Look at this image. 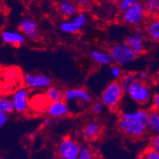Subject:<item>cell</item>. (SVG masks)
<instances>
[{
	"label": "cell",
	"instance_id": "6da1fadb",
	"mask_svg": "<svg viewBox=\"0 0 159 159\" xmlns=\"http://www.w3.org/2000/svg\"><path fill=\"white\" fill-rule=\"evenodd\" d=\"M149 110L137 109L123 111L119 115L117 121L119 131L126 137L139 139L148 133Z\"/></svg>",
	"mask_w": 159,
	"mask_h": 159
},
{
	"label": "cell",
	"instance_id": "7a4b0ae2",
	"mask_svg": "<svg viewBox=\"0 0 159 159\" xmlns=\"http://www.w3.org/2000/svg\"><path fill=\"white\" fill-rule=\"evenodd\" d=\"M23 77L22 72L18 67H6L0 71V92H14L13 89L22 88L23 84Z\"/></svg>",
	"mask_w": 159,
	"mask_h": 159
},
{
	"label": "cell",
	"instance_id": "3957f363",
	"mask_svg": "<svg viewBox=\"0 0 159 159\" xmlns=\"http://www.w3.org/2000/svg\"><path fill=\"white\" fill-rule=\"evenodd\" d=\"M125 92L119 80H113L105 87L100 96V101L105 107L111 111L118 109L121 103Z\"/></svg>",
	"mask_w": 159,
	"mask_h": 159
},
{
	"label": "cell",
	"instance_id": "277c9868",
	"mask_svg": "<svg viewBox=\"0 0 159 159\" xmlns=\"http://www.w3.org/2000/svg\"><path fill=\"white\" fill-rule=\"evenodd\" d=\"M120 14V19L123 23L135 29L144 26L148 19L143 3L135 4Z\"/></svg>",
	"mask_w": 159,
	"mask_h": 159
},
{
	"label": "cell",
	"instance_id": "5b68a950",
	"mask_svg": "<svg viewBox=\"0 0 159 159\" xmlns=\"http://www.w3.org/2000/svg\"><path fill=\"white\" fill-rule=\"evenodd\" d=\"M132 101L139 105L148 103L152 98V91L147 81L136 79L126 91V93Z\"/></svg>",
	"mask_w": 159,
	"mask_h": 159
},
{
	"label": "cell",
	"instance_id": "8992f818",
	"mask_svg": "<svg viewBox=\"0 0 159 159\" xmlns=\"http://www.w3.org/2000/svg\"><path fill=\"white\" fill-rule=\"evenodd\" d=\"M109 52L112 58V62L119 66H124L134 62L137 55L124 42L115 43L111 45Z\"/></svg>",
	"mask_w": 159,
	"mask_h": 159
},
{
	"label": "cell",
	"instance_id": "52a82bcc",
	"mask_svg": "<svg viewBox=\"0 0 159 159\" xmlns=\"http://www.w3.org/2000/svg\"><path fill=\"white\" fill-rule=\"evenodd\" d=\"M81 145L70 136L64 137L57 145V154L61 157L70 159H77Z\"/></svg>",
	"mask_w": 159,
	"mask_h": 159
},
{
	"label": "cell",
	"instance_id": "ba28073f",
	"mask_svg": "<svg viewBox=\"0 0 159 159\" xmlns=\"http://www.w3.org/2000/svg\"><path fill=\"white\" fill-rule=\"evenodd\" d=\"M64 100L69 104L89 105L92 98L90 92L84 88H70L64 90Z\"/></svg>",
	"mask_w": 159,
	"mask_h": 159
},
{
	"label": "cell",
	"instance_id": "9c48e42d",
	"mask_svg": "<svg viewBox=\"0 0 159 159\" xmlns=\"http://www.w3.org/2000/svg\"><path fill=\"white\" fill-rule=\"evenodd\" d=\"M50 76L39 72H29L24 75L23 84L29 90L46 89L52 85Z\"/></svg>",
	"mask_w": 159,
	"mask_h": 159
},
{
	"label": "cell",
	"instance_id": "30bf717a",
	"mask_svg": "<svg viewBox=\"0 0 159 159\" xmlns=\"http://www.w3.org/2000/svg\"><path fill=\"white\" fill-rule=\"evenodd\" d=\"M88 22V16L84 11H79L76 15L70 19H65L60 23V30L65 34H74L80 32Z\"/></svg>",
	"mask_w": 159,
	"mask_h": 159
},
{
	"label": "cell",
	"instance_id": "8fae6325",
	"mask_svg": "<svg viewBox=\"0 0 159 159\" xmlns=\"http://www.w3.org/2000/svg\"><path fill=\"white\" fill-rule=\"evenodd\" d=\"M11 101L14 107V111L19 114H24L29 111L30 106V91L25 87L17 89L12 93Z\"/></svg>",
	"mask_w": 159,
	"mask_h": 159
},
{
	"label": "cell",
	"instance_id": "7c38bea8",
	"mask_svg": "<svg viewBox=\"0 0 159 159\" xmlns=\"http://www.w3.org/2000/svg\"><path fill=\"white\" fill-rule=\"evenodd\" d=\"M103 133V125L96 119H90L84 124L81 129V137L86 142H94Z\"/></svg>",
	"mask_w": 159,
	"mask_h": 159
},
{
	"label": "cell",
	"instance_id": "4fadbf2b",
	"mask_svg": "<svg viewBox=\"0 0 159 159\" xmlns=\"http://www.w3.org/2000/svg\"><path fill=\"white\" fill-rule=\"evenodd\" d=\"M147 37L143 34L139 30H136L126 37L124 43L127 44L129 47L134 51L138 57L144 53L147 49Z\"/></svg>",
	"mask_w": 159,
	"mask_h": 159
},
{
	"label": "cell",
	"instance_id": "5bb4252c",
	"mask_svg": "<svg viewBox=\"0 0 159 159\" xmlns=\"http://www.w3.org/2000/svg\"><path fill=\"white\" fill-rule=\"evenodd\" d=\"M45 112L49 117L55 119H60L68 117L70 115V107L65 100L49 103L45 108Z\"/></svg>",
	"mask_w": 159,
	"mask_h": 159
},
{
	"label": "cell",
	"instance_id": "9a60e30c",
	"mask_svg": "<svg viewBox=\"0 0 159 159\" xmlns=\"http://www.w3.org/2000/svg\"><path fill=\"white\" fill-rule=\"evenodd\" d=\"M19 31L25 35L26 39L30 41H37L38 35V25L36 20L30 17L24 18L18 24Z\"/></svg>",
	"mask_w": 159,
	"mask_h": 159
},
{
	"label": "cell",
	"instance_id": "2e32d148",
	"mask_svg": "<svg viewBox=\"0 0 159 159\" xmlns=\"http://www.w3.org/2000/svg\"><path fill=\"white\" fill-rule=\"evenodd\" d=\"M57 11L60 16L70 19L79 12V7L72 0H60L57 4Z\"/></svg>",
	"mask_w": 159,
	"mask_h": 159
},
{
	"label": "cell",
	"instance_id": "e0dca14e",
	"mask_svg": "<svg viewBox=\"0 0 159 159\" xmlns=\"http://www.w3.org/2000/svg\"><path fill=\"white\" fill-rule=\"evenodd\" d=\"M1 38L4 43L18 47L25 42V35L20 31L4 30L1 34Z\"/></svg>",
	"mask_w": 159,
	"mask_h": 159
},
{
	"label": "cell",
	"instance_id": "ac0fdd59",
	"mask_svg": "<svg viewBox=\"0 0 159 159\" xmlns=\"http://www.w3.org/2000/svg\"><path fill=\"white\" fill-rule=\"evenodd\" d=\"M143 27L147 38L152 42H159V16L147 19Z\"/></svg>",
	"mask_w": 159,
	"mask_h": 159
},
{
	"label": "cell",
	"instance_id": "d6986e66",
	"mask_svg": "<svg viewBox=\"0 0 159 159\" xmlns=\"http://www.w3.org/2000/svg\"><path fill=\"white\" fill-rule=\"evenodd\" d=\"M89 56L92 61L98 65L107 66L112 63V58L109 50H92Z\"/></svg>",
	"mask_w": 159,
	"mask_h": 159
},
{
	"label": "cell",
	"instance_id": "ffe728a7",
	"mask_svg": "<svg viewBox=\"0 0 159 159\" xmlns=\"http://www.w3.org/2000/svg\"><path fill=\"white\" fill-rule=\"evenodd\" d=\"M45 96L49 103L64 100V91L57 86L51 85L45 89Z\"/></svg>",
	"mask_w": 159,
	"mask_h": 159
},
{
	"label": "cell",
	"instance_id": "44dd1931",
	"mask_svg": "<svg viewBox=\"0 0 159 159\" xmlns=\"http://www.w3.org/2000/svg\"><path fill=\"white\" fill-rule=\"evenodd\" d=\"M148 131L153 135L159 134V112L152 108L149 110Z\"/></svg>",
	"mask_w": 159,
	"mask_h": 159
},
{
	"label": "cell",
	"instance_id": "7402d4cb",
	"mask_svg": "<svg viewBox=\"0 0 159 159\" xmlns=\"http://www.w3.org/2000/svg\"><path fill=\"white\" fill-rule=\"evenodd\" d=\"M143 3L147 16L150 18L159 16V0H144Z\"/></svg>",
	"mask_w": 159,
	"mask_h": 159
},
{
	"label": "cell",
	"instance_id": "603a6c76",
	"mask_svg": "<svg viewBox=\"0 0 159 159\" xmlns=\"http://www.w3.org/2000/svg\"><path fill=\"white\" fill-rule=\"evenodd\" d=\"M77 159H99L96 151L89 144L81 145Z\"/></svg>",
	"mask_w": 159,
	"mask_h": 159
},
{
	"label": "cell",
	"instance_id": "cb8c5ba5",
	"mask_svg": "<svg viewBox=\"0 0 159 159\" xmlns=\"http://www.w3.org/2000/svg\"><path fill=\"white\" fill-rule=\"evenodd\" d=\"M136 79H138L137 72H126V73H123V76H122L121 78L119 79V83H120V84H121L122 88L123 89V90H124L125 93H126V91L128 89L129 86H130Z\"/></svg>",
	"mask_w": 159,
	"mask_h": 159
},
{
	"label": "cell",
	"instance_id": "d4e9b609",
	"mask_svg": "<svg viewBox=\"0 0 159 159\" xmlns=\"http://www.w3.org/2000/svg\"><path fill=\"white\" fill-rule=\"evenodd\" d=\"M13 111H14L11 99L6 96H1L0 97V112L9 115L11 114Z\"/></svg>",
	"mask_w": 159,
	"mask_h": 159
},
{
	"label": "cell",
	"instance_id": "484cf974",
	"mask_svg": "<svg viewBox=\"0 0 159 159\" xmlns=\"http://www.w3.org/2000/svg\"><path fill=\"white\" fill-rule=\"evenodd\" d=\"M143 0H121L118 5V10L120 13H123L129 7H132V6L135 5L138 3H143Z\"/></svg>",
	"mask_w": 159,
	"mask_h": 159
},
{
	"label": "cell",
	"instance_id": "4316f807",
	"mask_svg": "<svg viewBox=\"0 0 159 159\" xmlns=\"http://www.w3.org/2000/svg\"><path fill=\"white\" fill-rule=\"evenodd\" d=\"M90 109L92 114L95 115V116H99L104 111L105 106L99 99V100H96V101L92 102L90 106Z\"/></svg>",
	"mask_w": 159,
	"mask_h": 159
},
{
	"label": "cell",
	"instance_id": "83f0119b",
	"mask_svg": "<svg viewBox=\"0 0 159 159\" xmlns=\"http://www.w3.org/2000/svg\"><path fill=\"white\" fill-rule=\"evenodd\" d=\"M140 159H159V152L148 147L140 154Z\"/></svg>",
	"mask_w": 159,
	"mask_h": 159
},
{
	"label": "cell",
	"instance_id": "f1b7e54d",
	"mask_svg": "<svg viewBox=\"0 0 159 159\" xmlns=\"http://www.w3.org/2000/svg\"><path fill=\"white\" fill-rule=\"evenodd\" d=\"M110 74L115 80H119V79L123 76V71L120 66L114 65H112L110 69Z\"/></svg>",
	"mask_w": 159,
	"mask_h": 159
},
{
	"label": "cell",
	"instance_id": "f546056e",
	"mask_svg": "<svg viewBox=\"0 0 159 159\" xmlns=\"http://www.w3.org/2000/svg\"><path fill=\"white\" fill-rule=\"evenodd\" d=\"M149 147L159 152V134L152 136L150 139Z\"/></svg>",
	"mask_w": 159,
	"mask_h": 159
},
{
	"label": "cell",
	"instance_id": "4dcf8cb0",
	"mask_svg": "<svg viewBox=\"0 0 159 159\" xmlns=\"http://www.w3.org/2000/svg\"><path fill=\"white\" fill-rule=\"evenodd\" d=\"M79 7H87L88 6L91 5L93 0H72Z\"/></svg>",
	"mask_w": 159,
	"mask_h": 159
},
{
	"label": "cell",
	"instance_id": "1f68e13d",
	"mask_svg": "<svg viewBox=\"0 0 159 159\" xmlns=\"http://www.w3.org/2000/svg\"><path fill=\"white\" fill-rule=\"evenodd\" d=\"M152 109L159 112V94H155L152 98Z\"/></svg>",
	"mask_w": 159,
	"mask_h": 159
},
{
	"label": "cell",
	"instance_id": "d6a6232c",
	"mask_svg": "<svg viewBox=\"0 0 159 159\" xmlns=\"http://www.w3.org/2000/svg\"><path fill=\"white\" fill-rule=\"evenodd\" d=\"M138 75V79L143 80V81H147L149 78V73L146 70H142L140 72H137Z\"/></svg>",
	"mask_w": 159,
	"mask_h": 159
},
{
	"label": "cell",
	"instance_id": "836d02e7",
	"mask_svg": "<svg viewBox=\"0 0 159 159\" xmlns=\"http://www.w3.org/2000/svg\"><path fill=\"white\" fill-rule=\"evenodd\" d=\"M7 120H8V115L0 112V128L3 127L4 126L7 124Z\"/></svg>",
	"mask_w": 159,
	"mask_h": 159
},
{
	"label": "cell",
	"instance_id": "e575fe53",
	"mask_svg": "<svg viewBox=\"0 0 159 159\" xmlns=\"http://www.w3.org/2000/svg\"><path fill=\"white\" fill-rule=\"evenodd\" d=\"M103 1L107 2V3H112V4L116 3V4H118L119 2H120V1H121V0H103Z\"/></svg>",
	"mask_w": 159,
	"mask_h": 159
},
{
	"label": "cell",
	"instance_id": "d590c367",
	"mask_svg": "<svg viewBox=\"0 0 159 159\" xmlns=\"http://www.w3.org/2000/svg\"><path fill=\"white\" fill-rule=\"evenodd\" d=\"M55 159H70V158H67V157H61V156H57L55 157Z\"/></svg>",
	"mask_w": 159,
	"mask_h": 159
},
{
	"label": "cell",
	"instance_id": "8d00e7d4",
	"mask_svg": "<svg viewBox=\"0 0 159 159\" xmlns=\"http://www.w3.org/2000/svg\"><path fill=\"white\" fill-rule=\"evenodd\" d=\"M23 1H27V2H29V1H34V0H23Z\"/></svg>",
	"mask_w": 159,
	"mask_h": 159
}]
</instances>
